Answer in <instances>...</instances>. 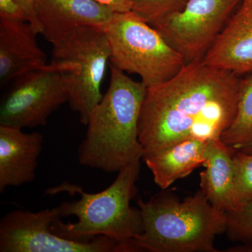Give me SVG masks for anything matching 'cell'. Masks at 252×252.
<instances>
[{
    "instance_id": "1",
    "label": "cell",
    "mask_w": 252,
    "mask_h": 252,
    "mask_svg": "<svg viewBox=\"0 0 252 252\" xmlns=\"http://www.w3.org/2000/svg\"><path fill=\"white\" fill-rule=\"evenodd\" d=\"M240 81L201 60L147 88L138 123L143 157L182 141L220 140L236 114Z\"/></svg>"
},
{
    "instance_id": "23",
    "label": "cell",
    "mask_w": 252,
    "mask_h": 252,
    "mask_svg": "<svg viewBox=\"0 0 252 252\" xmlns=\"http://www.w3.org/2000/svg\"><path fill=\"white\" fill-rule=\"evenodd\" d=\"M225 252H252V242L251 243H243L242 245L231 247L226 249Z\"/></svg>"
},
{
    "instance_id": "6",
    "label": "cell",
    "mask_w": 252,
    "mask_h": 252,
    "mask_svg": "<svg viewBox=\"0 0 252 252\" xmlns=\"http://www.w3.org/2000/svg\"><path fill=\"white\" fill-rule=\"evenodd\" d=\"M110 56L108 39L102 28H78L54 45L52 62L77 64L74 70L64 72V77L67 102L83 125L86 126L91 111L103 97L101 84Z\"/></svg>"
},
{
    "instance_id": "11",
    "label": "cell",
    "mask_w": 252,
    "mask_h": 252,
    "mask_svg": "<svg viewBox=\"0 0 252 252\" xmlns=\"http://www.w3.org/2000/svg\"><path fill=\"white\" fill-rule=\"evenodd\" d=\"M203 61L238 75L252 74V0H242Z\"/></svg>"
},
{
    "instance_id": "9",
    "label": "cell",
    "mask_w": 252,
    "mask_h": 252,
    "mask_svg": "<svg viewBox=\"0 0 252 252\" xmlns=\"http://www.w3.org/2000/svg\"><path fill=\"white\" fill-rule=\"evenodd\" d=\"M242 0H189L183 9L152 27L185 64L201 61Z\"/></svg>"
},
{
    "instance_id": "17",
    "label": "cell",
    "mask_w": 252,
    "mask_h": 252,
    "mask_svg": "<svg viewBox=\"0 0 252 252\" xmlns=\"http://www.w3.org/2000/svg\"><path fill=\"white\" fill-rule=\"evenodd\" d=\"M189 0H131V11L143 21L154 26L169 16L180 12Z\"/></svg>"
},
{
    "instance_id": "14",
    "label": "cell",
    "mask_w": 252,
    "mask_h": 252,
    "mask_svg": "<svg viewBox=\"0 0 252 252\" xmlns=\"http://www.w3.org/2000/svg\"><path fill=\"white\" fill-rule=\"evenodd\" d=\"M220 140L208 141L205 169L200 173V190L219 211H235L243 205L237 189L233 155Z\"/></svg>"
},
{
    "instance_id": "12",
    "label": "cell",
    "mask_w": 252,
    "mask_h": 252,
    "mask_svg": "<svg viewBox=\"0 0 252 252\" xmlns=\"http://www.w3.org/2000/svg\"><path fill=\"white\" fill-rule=\"evenodd\" d=\"M44 137L38 132L0 126V192L31 183L35 178Z\"/></svg>"
},
{
    "instance_id": "19",
    "label": "cell",
    "mask_w": 252,
    "mask_h": 252,
    "mask_svg": "<svg viewBox=\"0 0 252 252\" xmlns=\"http://www.w3.org/2000/svg\"><path fill=\"white\" fill-rule=\"evenodd\" d=\"M233 162L237 189L245 204L252 200V154L235 152Z\"/></svg>"
},
{
    "instance_id": "10",
    "label": "cell",
    "mask_w": 252,
    "mask_h": 252,
    "mask_svg": "<svg viewBox=\"0 0 252 252\" xmlns=\"http://www.w3.org/2000/svg\"><path fill=\"white\" fill-rule=\"evenodd\" d=\"M42 35L53 46L84 26L104 29L114 13L94 0H36Z\"/></svg>"
},
{
    "instance_id": "3",
    "label": "cell",
    "mask_w": 252,
    "mask_h": 252,
    "mask_svg": "<svg viewBox=\"0 0 252 252\" xmlns=\"http://www.w3.org/2000/svg\"><path fill=\"white\" fill-rule=\"evenodd\" d=\"M140 161L131 163L118 172L114 182L102 191L86 193L81 187L64 182L47 189V194L77 193L80 198L59 205L61 217L74 216L75 223H64L61 220L51 225L54 233L75 241H90L105 236L118 243H125L143 231L140 209L130 206L135 195V184L140 175Z\"/></svg>"
},
{
    "instance_id": "15",
    "label": "cell",
    "mask_w": 252,
    "mask_h": 252,
    "mask_svg": "<svg viewBox=\"0 0 252 252\" xmlns=\"http://www.w3.org/2000/svg\"><path fill=\"white\" fill-rule=\"evenodd\" d=\"M207 142L187 140L172 144L155 153L144 156L142 160L160 189H166L180 179L190 175L203 165L206 158Z\"/></svg>"
},
{
    "instance_id": "4",
    "label": "cell",
    "mask_w": 252,
    "mask_h": 252,
    "mask_svg": "<svg viewBox=\"0 0 252 252\" xmlns=\"http://www.w3.org/2000/svg\"><path fill=\"white\" fill-rule=\"evenodd\" d=\"M143 231L133 238L142 252H219L217 235L226 230V214L217 210L201 190L180 202L158 195L137 200Z\"/></svg>"
},
{
    "instance_id": "22",
    "label": "cell",
    "mask_w": 252,
    "mask_h": 252,
    "mask_svg": "<svg viewBox=\"0 0 252 252\" xmlns=\"http://www.w3.org/2000/svg\"><path fill=\"white\" fill-rule=\"evenodd\" d=\"M107 6L115 13L127 12L131 11V0H94Z\"/></svg>"
},
{
    "instance_id": "13",
    "label": "cell",
    "mask_w": 252,
    "mask_h": 252,
    "mask_svg": "<svg viewBox=\"0 0 252 252\" xmlns=\"http://www.w3.org/2000/svg\"><path fill=\"white\" fill-rule=\"evenodd\" d=\"M37 33L26 21L0 19V86L46 65Z\"/></svg>"
},
{
    "instance_id": "18",
    "label": "cell",
    "mask_w": 252,
    "mask_h": 252,
    "mask_svg": "<svg viewBox=\"0 0 252 252\" xmlns=\"http://www.w3.org/2000/svg\"><path fill=\"white\" fill-rule=\"evenodd\" d=\"M226 233L228 238L242 243L252 242V200L235 211L226 212Z\"/></svg>"
},
{
    "instance_id": "2",
    "label": "cell",
    "mask_w": 252,
    "mask_h": 252,
    "mask_svg": "<svg viewBox=\"0 0 252 252\" xmlns=\"http://www.w3.org/2000/svg\"><path fill=\"white\" fill-rule=\"evenodd\" d=\"M109 67L108 89L90 113L78 160L82 166L114 173L143 157L138 123L147 87Z\"/></svg>"
},
{
    "instance_id": "7",
    "label": "cell",
    "mask_w": 252,
    "mask_h": 252,
    "mask_svg": "<svg viewBox=\"0 0 252 252\" xmlns=\"http://www.w3.org/2000/svg\"><path fill=\"white\" fill-rule=\"evenodd\" d=\"M76 63L52 62L14 81L0 107V126L33 128L45 126L52 113L67 102L64 72Z\"/></svg>"
},
{
    "instance_id": "20",
    "label": "cell",
    "mask_w": 252,
    "mask_h": 252,
    "mask_svg": "<svg viewBox=\"0 0 252 252\" xmlns=\"http://www.w3.org/2000/svg\"><path fill=\"white\" fill-rule=\"evenodd\" d=\"M0 19L28 22L27 14L16 0H0Z\"/></svg>"
},
{
    "instance_id": "5",
    "label": "cell",
    "mask_w": 252,
    "mask_h": 252,
    "mask_svg": "<svg viewBox=\"0 0 252 252\" xmlns=\"http://www.w3.org/2000/svg\"><path fill=\"white\" fill-rule=\"evenodd\" d=\"M104 31L110 46V64L140 76L147 88L170 80L185 65L160 32L132 11L114 13Z\"/></svg>"
},
{
    "instance_id": "21",
    "label": "cell",
    "mask_w": 252,
    "mask_h": 252,
    "mask_svg": "<svg viewBox=\"0 0 252 252\" xmlns=\"http://www.w3.org/2000/svg\"><path fill=\"white\" fill-rule=\"evenodd\" d=\"M18 4L21 5V7L24 10L28 18V23L31 24L34 31L37 34H42V29H41L39 21L36 18L35 12L36 0H16Z\"/></svg>"
},
{
    "instance_id": "16",
    "label": "cell",
    "mask_w": 252,
    "mask_h": 252,
    "mask_svg": "<svg viewBox=\"0 0 252 252\" xmlns=\"http://www.w3.org/2000/svg\"><path fill=\"white\" fill-rule=\"evenodd\" d=\"M220 141L235 152L252 154V74L241 78L236 114Z\"/></svg>"
},
{
    "instance_id": "8",
    "label": "cell",
    "mask_w": 252,
    "mask_h": 252,
    "mask_svg": "<svg viewBox=\"0 0 252 252\" xmlns=\"http://www.w3.org/2000/svg\"><path fill=\"white\" fill-rule=\"evenodd\" d=\"M59 207L37 212L16 210L0 220V252H122V243L105 236L75 241L56 235Z\"/></svg>"
}]
</instances>
